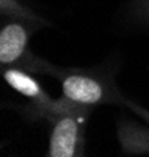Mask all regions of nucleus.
I'll return each instance as SVG.
<instances>
[{
	"label": "nucleus",
	"mask_w": 149,
	"mask_h": 157,
	"mask_svg": "<svg viewBox=\"0 0 149 157\" xmlns=\"http://www.w3.org/2000/svg\"><path fill=\"white\" fill-rule=\"evenodd\" d=\"M52 78L58 80L63 96L86 105H119L135 112L149 121V110L132 102L124 96L115 82V75L108 68H77L55 64Z\"/></svg>",
	"instance_id": "obj_1"
},
{
	"label": "nucleus",
	"mask_w": 149,
	"mask_h": 157,
	"mask_svg": "<svg viewBox=\"0 0 149 157\" xmlns=\"http://www.w3.org/2000/svg\"><path fill=\"white\" fill-rule=\"evenodd\" d=\"M0 69H2L3 80L13 90H16L19 94H22L24 98H27L30 101V104L17 109L22 113V116H25L30 121L43 120L46 110L53 102V98H50L46 93L43 85L35 77L36 74H33L30 71H25L22 68H16V66H3Z\"/></svg>",
	"instance_id": "obj_4"
},
{
	"label": "nucleus",
	"mask_w": 149,
	"mask_h": 157,
	"mask_svg": "<svg viewBox=\"0 0 149 157\" xmlns=\"http://www.w3.org/2000/svg\"><path fill=\"white\" fill-rule=\"evenodd\" d=\"M93 105L75 102L66 96L53 99L44 121L52 124L49 138V157H80L85 155V127Z\"/></svg>",
	"instance_id": "obj_2"
},
{
	"label": "nucleus",
	"mask_w": 149,
	"mask_h": 157,
	"mask_svg": "<svg viewBox=\"0 0 149 157\" xmlns=\"http://www.w3.org/2000/svg\"><path fill=\"white\" fill-rule=\"evenodd\" d=\"M46 27V24L2 17L0 27V68L16 66L36 75H52L55 64L36 57L29 49V41L35 32Z\"/></svg>",
	"instance_id": "obj_3"
},
{
	"label": "nucleus",
	"mask_w": 149,
	"mask_h": 157,
	"mask_svg": "<svg viewBox=\"0 0 149 157\" xmlns=\"http://www.w3.org/2000/svg\"><path fill=\"white\" fill-rule=\"evenodd\" d=\"M0 14H2V17L33 21V22H41L49 25V21L36 14L29 6H25L21 0H0Z\"/></svg>",
	"instance_id": "obj_6"
},
{
	"label": "nucleus",
	"mask_w": 149,
	"mask_h": 157,
	"mask_svg": "<svg viewBox=\"0 0 149 157\" xmlns=\"http://www.w3.org/2000/svg\"><path fill=\"white\" fill-rule=\"evenodd\" d=\"M116 137L121 152L126 155L149 154V127L121 115L116 126Z\"/></svg>",
	"instance_id": "obj_5"
},
{
	"label": "nucleus",
	"mask_w": 149,
	"mask_h": 157,
	"mask_svg": "<svg viewBox=\"0 0 149 157\" xmlns=\"http://www.w3.org/2000/svg\"><path fill=\"white\" fill-rule=\"evenodd\" d=\"M132 17L137 22L149 27V0H133Z\"/></svg>",
	"instance_id": "obj_7"
}]
</instances>
